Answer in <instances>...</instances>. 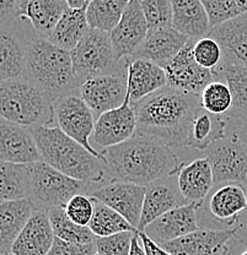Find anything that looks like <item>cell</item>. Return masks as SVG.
Listing matches in <instances>:
<instances>
[{
  "mask_svg": "<svg viewBox=\"0 0 247 255\" xmlns=\"http://www.w3.org/2000/svg\"><path fill=\"white\" fill-rule=\"evenodd\" d=\"M193 54L199 65L212 71L223 62L222 47L214 38L209 36L196 39Z\"/></svg>",
  "mask_w": 247,
  "mask_h": 255,
  "instance_id": "74e56055",
  "label": "cell"
},
{
  "mask_svg": "<svg viewBox=\"0 0 247 255\" xmlns=\"http://www.w3.org/2000/svg\"><path fill=\"white\" fill-rule=\"evenodd\" d=\"M30 129L42 161L53 168L90 185L102 182L105 175L108 174L103 159L95 157L58 127L38 126Z\"/></svg>",
  "mask_w": 247,
  "mask_h": 255,
  "instance_id": "3957f363",
  "label": "cell"
},
{
  "mask_svg": "<svg viewBox=\"0 0 247 255\" xmlns=\"http://www.w3.org/2000/svg\"><path fill=\"white\" fill-rule=\"evenodd\" d=\"M65 1L68 2L70 9H82V7H86L85 0H65Z\"/></svg>",
  "mask_w": 247,
  "mask_h": 255,
  "instance_id": "c3c4849f",
  "label": "cell"
},
{
  "mask_svg": "<svg viewBox=\"0 0 247 255\" xmlns=\"http://www.w3.org/2000/svg\"><path fill=\"white\" fill-rule=\"evenodd\" d=\"M48 216L55 238L78 244L92 243L96 241V236L89 227L76 225L69 219L64 207H54L48 210Z\"/></svg>",
  "mask_w": 247,
  "mask_h": 255,
  "instance_id": "e575fe53",
  "label": "cell"
},
{
  "mask_svg": "<svg viewBox=\"0 0 247 255\" xmlns=\"http://www.w3.org/2000/svg\"><path fill=\"white\" fill-rule=\"evenodd\" d=\"M0 158L17 164H32L42 161L31 129L1 118L0 122Z\"/></svg>",
  "mask_w": 247,
  "mask_h": 255,
  "instance_id": "2e32d148",
  "label": "cell"
},
{
  "mask_svg": "<svg viewBox=\"0 0 247 255\" xmlns=\"http://www.w3.org/2000/svg\"><path fill=\"white\" fill-rule=\"evenodd\" d=\"M36 207L28 199L2 201L0 205V246L1 252H11L25 226L30 221Z\"/></svg>",
  "mask_w": 247,
  "mask_h": 255,
  "instance_id": "83f0119b",
  "label": "cell"
},
{
  "mask_svg": "<svg viewBox=\"0 0 247 255\" xmlns=\"http://www.w3.org/2000/svg\"><path fill=\"white\" fill-rule=\"evenodd\" d=\"M188 203L183 198L177 183V172L151 183L147 187L138 232H144L156 219Z\"/></svg>",
  "mask_w": 247,
  "mask_h": 255,
  "instance_id": "9a60e30c",
  "label": "cell"
},
{
  "mask_svg": "<svg viewBox=\"0 0 247 255\" xmlns=\"http://www.w3.org/2000/svg\"><path fill=\"white\" fill-rule=\"evenodd\" d=\"M202 203H191L176 207L151 222L144 230L149 238L158 244L175 241L199 230L197 210Z\"/></svg>",
  "mask_w": 247,
  "mask_h": 255,
  "instance_id": "ac0fdd59",
  "label": "cell"
},
{
  "mask_svg": "<svg viewBox=\"0 0 247 255\" xmlns=\"http://www.w3.org/2000/svg\"><path fill=\"white\" fill-rule=\"evenodd\" d=\"M1 255H14L11 252H1Z\"/></svg>",
  "mask_w": 247,
  "mask_h": 255,
  "instance_id": "f907efd6",
  "label": "cell"
},
{
  "mask_svg": "<svg viewBox=\"0 0 247 255\" xmlns=\"http://www.w3.org/2000/svg\"><path fill=\"white\" fill-rule=\"evenodd\" d=\"M18 0H0V18L2 32H12L14 22L16 21Z\"/></svg>",
  "mask_w": 247,
  "mask_h": 255,
  "instance_id": "7bdbcfd3",
  "label": "cell"
},
{
  "mask_svg": "<svg viewBox=\"0 0 247 255\" xmlns=\"http://www.w3.org/2000/svg\"><path fill=\"white\" fill-rule=\"evenodd\" d=\"M147 187L113 180L92 190L90 196L112 207L138 231Z\"/></svg>",
  "mask_w": 247,
  "mask_h": 255,
  "instance_id": "5bb4252c",
  "label": "cell"
},
{
  "mask_svg": "<svg viewBox=\"0 0 247 255\" xmlns=\"http://www.w3.org/2000/svg\"><path fill=\"white\" fill-rule=\"evenodd\" d=\"M89 28L86 7L82 9L69 7L47 37V41L62 49L71 52L84 38Z\"/></svg>",
  "mask_w": 247,
  "mask_h": 255,
  "instance_id": "f546056e",
  "label": "cell"
},
{
  "mask_svg": "<svg viewBox=\"0 0 247 255\" xmlns=\"http://www.w3.org/2000/svg\"><path fill=\"white\" fill-rule=\"evenodd\" d=\"M68 9L65 0H18L16 20L27 21L33 36L47 39Z\"/></svg>",
  "mask_w": 247,
  "mask_h": 255,
  "instance_id": "d6986e66",
  "label": "cell"
},
{
  "mask_svg": "<svg viewBox=\"0 0 247 255\" xmlns=\"http://www.w3.org/2000/svg\"><path fill=\"white\" fill-rule=\"evenodd\" d=\"M209 18L211 28L241 15L235 0H201Z\"/></svg>",
  "mask_w": 247,
  "mask_h": 255,
  "instance_id": "ab89813d",
  "label": "cell"
},
{
  "mask_svg": "<svg viewBox=\"0 0 247 255\" xmlns=\"http://www.w3.org/2000/svg\"><path fill=\"white\" fill-rule=\"evenodd\" d=\"M190 39L174 27L150 31L144 43L131 59H147L165 69Z\"/></svg>",
  "mask_w": 247,
  "mask_h": 255,
  "instance_id": "7402d4cb",
  "label": "cell"
},
{
  "mask_svg": "<svg viewBox=\"0 0 247 255\" xmlns=\"http://www.w3.org/2000/svg\"><path fill=\"white\" fill-rule=\"evenodd\" d=\"M101 153L113 179L143 187L175 174L182 164L169 146L138 131L128 141L102 150Z\"/></svg>",
  "mask_w": 247,
  "mask_h": 255,
  "instance_id": "7a4b0ae2",
  "label": "cell"
},
{
  "mask_svg": "<svg viewBox=\"0 0 247 255\" xmlns=\"http://www.w3.org/2000/svg\"><path fill=\"white\" fill-rule=\"evenodd\" d=\"M240 255H247V249H246V251H244L243 253H241Z\"/></svg>",
  "mask_w": 247,
  "mask_h": 255,
  "instance_id": "f5cc1de1",
  "label": "cell"
},
{
  "mask_svg": "<svg viewBox=\"0 0 247 255\" xmlns=\"http://www.w3.org/2000/svg\"><path fill=\"white\" fill-rule=\"evenodd\" d=\"M144 12L149 32L172 27L171 0H138Z\"/></svg>",
  "mask_w": 247,
  "mask_h": 255,
  "instance_id": "8d00e7d4",
  "label": "cell"
},
{
  "mask_svg": "<svg viewBox=\"0 0 247 255\" xmlns=\"http://www.w3.org/2000/svg\"><path fill=\"white\" fill-rule=\"evenodd\" d=\"M138 231H126L108 237L96 238L97 253L101 255H129L132 242Z\"/></svg>",
  "mask_w": 247,
  "mask_h": 255,
  "instance_id": "f35d334b",
  "label": "cell"
},
{
  "mask_svg": "<svg viewBox=\"0 0 247 255\" xmlns=\"http://www.w3.org/2000/svg\"><path fill=\"white\" fill-rule=\"evenodd\" d=\"M91 1H92V0H85V2H86V7H87V5H89Z\"/></svg>",
  "mask_w": 247,
  "mask_h": 255,
  "instance_id": "816d5d0a",
  "label": "cell"
},
{
  "mask_svg": "<svg viewBox=\"0 0 247 255\" xmlns=\"http://www.w3.org/2000/svg\"><path fill=\"white\" fill-rule=\"evenodd\" d=\"M54 239L48 211L36 210L12 244L11 253L14 255H48Z\"/></svg>",
  "mask_w": 247,
  "mask_h": 255,
  "instance_id": "44dd1931",
  "label": "cell"
},
{
  "mask_svg": "<svg viewBox=\"0 0 247 255\" xmlns=\"http://www.w3.org/2000/svg\"><path fill=\"white\" fill-rule=\"evenodd\" d=\"M131 0H92L86 7L91 28L111 32L123 16Z\"/></svg>",
  "mask_w": 247,
  "mask_h": 255,
  "instance_id": "d6a6232c",
  "label": "cell"
},
{
  "mask_svg": "<svg viewBox=\"0 0 247 255\" xmlns=\"http://www.w3.org/2000/svg\"><path fill=\"white\" fill-rule=\"evenodd\" d=\"M234 122H235V127H234L233 135L238 137L239 141L243 143V146L247 151V117Z\"/></svg>",
  "mask_w": 247,
  "mask_h": 255,
  "instance_id": "bcb514c9",
  "label": "cell"
},
{
  "mask_svg": "<svg viewBox=\"0 0 247 255\" xmlns=\"http://www.w3.org/2000/svg\"><path fill=\"white\" fill-rule=\"evenodd\" d=\"M26 64V43L14 32H1L0 36V80L22 79Z\"/></svg>",
  "mask_w": 247,
  "mask_h": 255,
  "instance_id": "4dcf8cb0",
  "label": "cell"
},
{
  "mask_svg": "<svg viewBox=\"0 0 247 255\" xmlns=\"http://www.w3.org/2000/svg\"><path fill=\"white\" fill-rule=\"evenodd\" d=\"M30 164L1 161L0 163V199L2 201L28 199Z\"/></svg>",
  "mask_w": 247,
  "mask_h": 255,
  "instance_id": "1f68e13d",
  "label": "cell"
},
{
  "mask_svg": "<svg viewBox=\"0 0 247 255\" xmlns=\"http://www.w3.org/2000/svg\"><path fill=\"white\" fill-rule=\"evenodd\" d=\"M138 130L137 114L131 102V95L127 96L121 107L101 114L96 119L94 132H92V146L106 150L112 146L132 139Z\"/></svg>",
  "mask_w": 247,
  "mask_h": 255,
  "instance_id": "7c38bea8",
  "label": "cell"
},
{
  "mask_svg": "<svg viewBox=\"0 0 247 255\" xmlns=\"http://www.w3.org/2000/svg\"><path fill=\"white\" fill-rule=\"evenodd\" d=\"M247 209V189L240 183H225L212 193L208 211L217 221L234 227Z\"/></svg>",
  "mask_w": 247,
  "mask_h": 255,
  "instance_id": "cb8c5ba5",
  "label": "cell"
},
{
  "mask_svg": "<svg viewBox=\"0 0 247 255\" xmlns=\"http://www.w3.org/2000/svg\"><path fill=\"white\" fill-rule=\"evenodd\" d=\"M140 236V239L143 242V246H144L145 252L148 255H174L170 252H167L166 249H164L160 244H158L156 242H154L153 239L149 238L144 232H138Z\"/></svg>",
  "mask_w": 247,
  "mask_h": 255,
  "instance_id": "ee69618b",
  "label": "cell"
},
{
  "mask_svg": "<svg viewBox=\"0 0 247 255\" xmlns=\"http://www.w3.org/2000/svg\"><path fill=\"white\" fill-rule=\"evenodd\" d=\"M90 184L74 179L46 162L30 164V195L28 200L36 210L48 211L54 207H65L73 196L86 194Z\"/></svg>",
  "mask_w": 247,
  "mask_h": 255,
  "instance_id": "52a82bcc",
  "label": "cell"
},
{
  "mask_svg": "<svg viewBox=\"0 0 247 255\" xmlns=\"http://www.w3.org/2000/svg\"><path fill=\"white\" fill-rule=\"evenodd\" d=\"M214 80L228 84L233 95V110L225 118L238 121L247 117V66L222 63L213 70Z\"/></svg>",
  "mask_w": 247,
  "mask_h": 255,
  "instance_id": "f1b7e54d",
  "label": "cell"
},
{
  "mask_svg": "<svg viewBox=\"0 0 247 255\" xmlns=\"http://www.w3.org/2000/svg\"><path fill=\"white\" fill-rule=\"evenodd\" d=\"M149 34V26L138 0H131L116 27L110 32L117 60L134 57Z\"/></svg>",
  "mask_w": 247,
  "mask_h": 255,
  "instance_id": "4fadbf2b",
  "label": "cell"
},
{
  "mask_svg": "<svg viewBox=\"0 0 247 255\" xmlns=\"http://www.w3.org/2000/svg\"><path fill=\"white\" fill-rule=\"evenodd\" d=\"M0 114L5 121L27 128L52 127L55 122L54 102L25 79L1 82Z\"/></svg>",
  "mask_w": 247,
  "mask_h": 255,
  "instance_id": "5b68a950",
  "label": "cell"
},
{
  "mask_svg": "<svg viewBox=\"0 0 247 255\" xmlns=\"http://www.w3.org/2000/svg\"><path fill=\"white\" fill-rule=\"evenodd\" d=\"M235 238V230H199L187 236L160 244L174 255H228L230 239Z\"/></svg>",
  "mask_w": 247,
  "mask_h": 255,
  "instance_id": "e0dca14e",
  "label": "cell"
},
{
  "mask_svg": "<svg viewBox=\"0 0 247 255\" xmlns=\"http://www.w3.org/2000/svg\"><path fill=\"white\" fill-rule=\"evenodd\" d=\"M165 86L167 78L164 68L147 59H128V91L132 105Z\"/></svg>",
  "mask_w": 247,
  "mask_h": 255,
  "instance_id": "d4e9b609",
  "label": "cell"
},
{
  "mask_svg": "<svg viewBox=\"0 0 247 255\" xmlns=\"http://www.w3.org/2000/svg\"><path fill=\"white\" fill-rule=\"evenodd\" d=\"M70 55L78 86L97 76L128 73V59L117 60L110 32L99 28L90 27Z\"/></svg>",
  "mask_w": 247,
  "mask_h": 255,
  "instance_id": "8992f818",
  "label": "cell"
},
{
  "mask_svg": "<svg viewBox=\"0 0 247 255\" xmlns=\"http://www.w3.org/2000/svg\"><path fill=\"white\" fill-rule=\"evenodd\" d=\"M177 183L188 204L202 203L214 185V175L208 158L182 163L177 171Z\"/></svg>",
  "mask_w": 247,
  "mask_h": 255,
  "instance_id": "603a6c76",
  "label": "cell"
},
{
  "mask_svg": "<svg viewBox=\"0 0 247 255\" xmlns=\"http://www.w3.org/2000/svg\"><path fill=\"white\" fill-rule=\"evenodd\" d=\"M96 255H101V254H99V253H97V254H96Z\"/></svg>",
  "mask_w": 247,
  "mask_h": 255,
  "instance_id": "db71d44e",
  "label": "cell"
},
{
  "mask_svg": "<svg viewBox=\"0 0 247 255\" xmlns=\"http://www.w3.org/2000/svg\"><path fill=\"white\" fill-rule=\"evenodd\" d=\"M78 94L95 114L121 107L128 96V73L111 74L86 80L79 86Z\"/></svg>",
  "mask_w": 247,
  "mask_h": 255,
  "instance_id": "8fae6325",
  "label": "cell"
},
{
  "mask_svg": "<svg viewBox=\"0 0 247 255\" xmlns=\"http://www.w3.org/2000/svg\"><path fill=\"white\" fill-rule=\"evenodd\" d=\"M129 255H148L147 252H145L144 246H143V242L140 239L139 233H135L134 238H133L132 242V248H131V253Z\"/></svg>",
  "mask_w": 247,
  "mask_h": 255,
  "instance_id": "7dc6e473",
  "label": "cell"
},
{
  "mask_svg": "<svg viewBox=\"0 0 247 255\" xmlns=\"http://www.w3.org/2000/svg\"><path fill=\"white\" fill-rule=\"evenodd\" d=\"M92 200H94L95 209L89 228L96 236V238L108 237V236L126 232V231H137L131 223L112 207L101 203L95 198H92Z\"/></svg>",
  "mask_w": 247,
  "mask_h": 255,
  "instance_id": "836d02e7",
  "label": "cell"
},
{
  "mask_svg": "<svg viewBox=\"0 0 247 255\" xmlns=\"http://www.w3.org/2000/svg\"><path fill=\"white\" fill-rule=\"evenodd\" d=\"M22 79L36 85L53 102L63 96L76 94L79 89L70 52L37 36L26 42Z\"/></svg>",
  "mask_w": 247,
  "mask_h": 255,
  "instance_id": "277c9868",
  "label": "cell"
},
{
  "mask_svg": "<svg viewBox=\"0 0 247 255\" xmlns=\"http://www.w3.org/2000/svg\"><path fill=\"white\" fill-rule=\"evenodd\" d=\"M241 14H247V0H235Z\"/></svg>",
  "mask_w": 247,
  "mask_h": 255,
  "instance_id": "681fc988",
  "label": "cell"
},
{
  "mask_svg": "<svg viewBox=\"0 0 247 255\" xmlns=\"http://www.w3.org/2000/svg\"><path fill=\"white\" fill-rule=\"evenodd\" d=\"M227 127L225 117L211 113L199 106L191 123L187 147L207 151L214 143L227 139Z\"/></svg>",
  "mask_w": 247,
  "mask_h": 255,
  "instance_id": "484cf974",
  "label": "cell"
},
{
  "mask_svg": "<svg viewBox=\"0 0 247 255\" xmlns=\"http://www.w3.org/2000/svg\"><path fill=\"white\" fill-rule=\"evenodd\" d=\"M171 4L175 30L193 39L208 36L211 25L201 0H171Z\"/></svg>",
  "mask_w": 247,
  "mask_h": 255,
  "instance_id": "4316f807",
  "label": "cell"
},
{
  "mask_svg": "<svg viewBox=\"0 0 247 255\" xmlns=\"http://www.w3.org/2000/svg\"><path fill=\"white\" fill-rule=\"evenodd\" d=\"M208 36L222 47V63L247 66V14H241L211 28Z\"/></svg>",
  "mask_w": 247,
  "mask_h": 255,
  "instance_id": "ffe728a7",
  "label": "cell"
},
{
  "mask_svg": "<svg viewBox=\"0 0 247 255\" xmlns=\"http://www.w3.org/2000/svg\"><path fill=\"white\" fill-rule=\"evenodd\" d=\"M231 228L235 230V238L247 244V209L239 216L238 221Z\"/></svg>",
  "mask_w": 247,
  "mask_h": 255,
  "instance_id": "f6af8a7d",
  "label": "cell"
},
{
  "mask_svg": "<svg viewBox=\"0 0 247 255\" xmlns=\"http://www.w3.org/2000/svg\"><path fill=\"white\" fill-rule=\"evenodd\" d=\"M54 118L62 131L84 146L95 157L103 159L102 153L90 141L96 124V117L78 92L63 96L55 101Z\"/></svg>",
  "mask_w": 247,
  "mask_h": 255,
  "instance_id": "ba28073f",
  "label": "cell"
},
{
  "mask_svg": "<svg viewBox=\"0 0 247 255\" xmlns=\"http://www.w3.org/2000/svg\"><path fill=\"white\" fill-rule=\"evenodd\" d=\"M64 209L71 221L79 226L89 227L95 209L91 196H87L86 194H78L69 200Z\"/></svg>",
  "mask_w": 247,
  "mask_h": 255,
  "instance_id": "60d3db41",
  "label": "cell"
},
{
  "mask_svg": "<svg viewBox=\"0 0 247 255\" xmlns=\"http://www.w3.org/2000/svg\"><path fill=\"white\" fill-rule=\"evenodd\" d=\"M196 39L191 38L181 52L165 68L167 86L187 95L201 96L203 90L214 81L213 71L204 69L196 60L193 54Z\"/></svg>",
  "mask_w": 247,
  "mask_h": 255,
  "instance_id": "30bf717a",
  "label": "cell"
},
{
  "mask_svg": "<svg viewBox=\"0 0 247 255\" xmlns=\"http://www.w3.org/2000/svg\"><path fill=\"white\" fill-rule=\"evenodd\" d=\"M199 106L198 96L165 86L133 103L137 131L160 140L170 148L187 147L191 123Z\"/></svg>",
  "mask_w": 247,
  "mask_h": 255,
  "instance_id": "6da1fadb",
  "label": "cell"
},
{
  "mask_svg": "<svg viewBox=\"0 0 247 255\" xmlns=\"http://www.w3.org/2000/svg\"><path fill=\"white\" fill-rule=\"evenodd\" d=\"M201 106L203 110L217 114V116L227 117L233 110V95L224 81L214 80L199 96Z\"/></svg>",
  "mask_w": 247,
  "mask_h": 255,
  "instance_id": "d590c367",
  "label": "cell"
},
{
  "mask_svg": "<svg viewBox=\"0 0 247 255\" xmlns=\"http://www.w3.org/2000/svg\"><path fill=\"white\" fill-rule=\"evenodd\" d=\"M96 243H86L78 244L70 243V242L62 241L59 238L54 239L52 249L49 251L48 255H96Z\"/></svg>",
  "mask_w": 247,
  "mask_h": 255,
  "instance_id": "b9f144b4",
  "label": "cell"
},
{
  "mask_svg": "<svg viewBox=\"0 0 247 255\" xmlns=\"http://www.w3.org/2000/svg\"><path fill=\"white\" fill-rule=\"evenodd\" d=\"M206 153L215 185L240 183L247 189V151L235 135L214 143Z\"/></svg>",
  "mask_w": 247,
  "mask_h": 255,
  "instance_id": "9c48e42d",
  "label": "cell"
}]
</instances>
